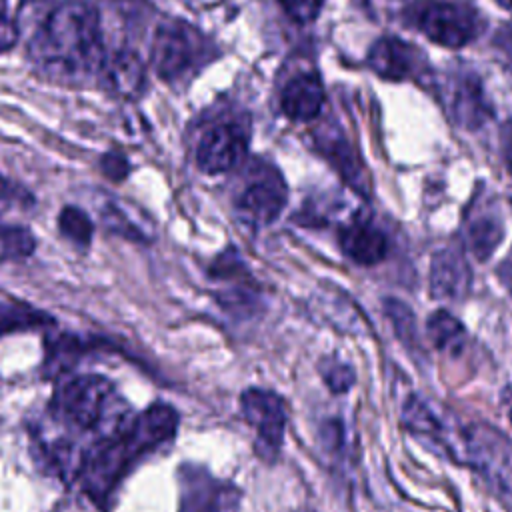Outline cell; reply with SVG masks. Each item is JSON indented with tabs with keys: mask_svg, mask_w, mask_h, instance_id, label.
I'll list each match as a JSON object with an SVG mask.
<instances>
[{
	"mask_svg": "<svg viewBox=\"0 0 512 512\" xmlns=\"http://www.w3.org/2000/svg\"><path fill=\"white\" fill-rule=\"evenodd\" d=\"M402 424L412 436H416L424 446H428L436 454L450 458L454 462H462V436L460 440H456L450 434V428L442 422V418L420 396L412 394L404 402Z\"/></svg>",
	"mask_w": 512,
	"mask_h": 512,
	"instance_id": "cell-10",
	"label": "cell"
},
{
	"mask_svg": "<svg viewBox=\"0 0 512 512\" xmlns=\"http://www.w3.org/2000/svg\"><path fill=\"white\" fill-rule=\"evenodd\" d=\"M510 290H512V286H510Z\"/></svg>",
	"mask_w": 512,
	"mask_h": 512,
	"instance_id": "cell-31",
	"label": "cell"
},
{
	"mask_svg": "<svg viewBox=\"0 0 512 512\" xmlns=\"http://www.w3.org/2000/svg\"><path fill=\"white\" fill-rule=\"evenodd\" d=\"M506 162H508V170L512 172V144H510L508 150H506Z\"/></svg>",
	"mask_w": 512,
	"mask_h": 512,
	"instance_id": "cell-27",
	"label": "cell"
},
{
	"mask_svg": "<svg viewBox=\"0 0 512 512\" xmlns=\"http://www.w3.org/2000/svg\"><path fill=\"white\" fill-rule=\"evenodd\" d=\"M288 18L298 24H310L318 18L326 0H278Z\"/></svg>",
	"mask_w": 512,
	"mask_h": 512,
	"instance_id": "cell-24",
	"label": "cell"
},
{
	"mask_svg": "<svg viewBox=\"0 0 512 512\" xmlns=\"http://www.w3.org/2000/svg\"><path fill=\"white\" fill-rule=\"evenodd\" d=\"M100 166H102V172L114 180V182H122L128 174H130V162L128 158L122 154V152H106L100 160Z\"/></svg>",
	"mask_w": 512,
	"mask_h": 512,
	"instance_id": "cell-26",
	"label": "cell"
},
{
	"mask_svg": "<svg viewBox=\"0 0 512 512\" xmlns=\"http://www.w3.org/2000/svg\"><path fill=\"white\" fill-rule=\"evenodd\" d=\"M50 324H54V320L42 310H34L26 304L0 302V336L14 330H30L38 326L42 328Z\"/></svg>",
	"mask_w": 512,
	"mask_h": 512,
	"instance_id": "cell-19",
	"label": "cell"
},
{
	"mask_svg": "<svg viewBox=\"0 0 512 512\" xmlns=\"http://www.w3.org/2000/svg\"><path fill=\"white\" fill-rule=\"evenodd\" d=\"M28 54L54 80L82 82L92 74L100 76L106 52L96 6L86 0L56 4L34 32Z\"/></svg>",
	"mask_w": 512,
	"mask_h": 512,
	"instance_id": "cell-2",
	"label": "cell"
},
{
	"mask_svg": "<svg viewBox=\"0 0 512 512\" xmlns=\"http://www.w3.org/2000/svg\"><path fill=\"white\" fill-rule=\"evenodd\" d=\"M320 374L334 394H344L354 386V370L350 364L338 360V358H326L320 364Z\"/></svg>",
	"mask_w": 512,
	"mask_h": 512,
	"instance_id": "cell-22",
	"label": "cell"
},
{
	"mask_svg": "<svg viewBox=\"0 0 512 512\" xmlns=\"http://www.w3.org/2000/svg\"><path fill=\"white\" fill-rule=\"evenodd\" d=\"M60 234L78 248H90L94 224L90 216L78 206H64L58 214Z\"/></svg>",
	"mask_w": 512,
	"mask_h": 512,
	"instance_id": "cell-20",
	"label": "cell"
},
{
	"mask_svg": "<svg viewBox=\"0 0 512 512\" xmlns=\"http://www.w3.org/2000/svg\"><path fill=\"white\" fill-rule=\"evenodd\" d=\"M326 92L322 80L314 72L290 78L280 92V108L286 118L294 122L314 120L324 106Z\"/></svg>",
	"mask_w": 512,
	"mask_h": 512,
	"instance_id": "cell-13",
	"label": "cell"
},
{
	"mask_svg": "<svg viewBox=\"0 0 512 512\" xmlns=\"http://www.w3.org/2000/svg\"><path fill=\"white\" fill-rule=\"evenodd\" d=\"M462 462L474 468L502 508L512 512V442L494 426L474 422L462 434Z\"/></svg>",
	"mask_w": 512,
	"mask_h": 512,
	"instance_id": "cell-4",
	"label": "cell"
},
{
	"mask_svg": "<svg viewBox=\"0 0 512 512\" xmlns=\"http://www.w3.org/2000/svg\"><path fill=\"white\" fill-rule=\"evenodd\" d=\"M368 66L384 80H406L418 72V50L402 38L382 36L368 52Z\"/></svg>",
	"mask_w": 512,
	"mask_h": 512,
	"instance_id": "cell-12",
	"label": "cell"
},
{
	"mask_svg": "<svg viewBox=\"0 0 512 512\" xmlns=\"http://www.w3.org/2000/svg\"><path fill=\"white\" fill-rule=\"evenodd\" d=\"M178 422L172 406L162 402L148 406L86 460L76 484L94 506L106 508L134 466L176 436Z\"/></svg>",
	"mask_w": 512,
	"mask_h": 512,
	"instance_id": "cell-3",
	"label": "cell"
},
{
	"mask_svg": "<svg viewBox=\"0 0 512 512\" xmlns=\"http://www.w3.org/2000/svg\"><path fill=\"white\" fill-rule=\"evenodd\" d=\"M426 330L428 336L432 340V344L446 354L458 356L464 350V340H466V332L464 326L460 324L458 318H454L450 312L446 310H436L428 322H426Z\"/></svg>",
	"mask_w": 512,
	"mask_h": 512,
	"instance_id": "cell-18",
	"label": "cell"
},
{
	"mask_svg": "<svg viewBox=\"0 0 512 512\" xmlns=\"http://www.w3.org/2000/svg\"><path fill=\"white\" fill-rule=\"evenodd\" d=\"M132 408L116 384L100 374L60 382L30 424L32 454L40 468L76 484L86 460L132 422Z\"/></svg>",
	"mask_w": 512,
	"mask_h": 512,
	"instance_id": "cell-1",
	"label": "cell"
},
{
	"mask_svg": "<svg viewBox=\"0 0 512 512\" xmlns=\"http://www.w3.org/2000/svg\"><path fill=\"white\" fill-rule=\"evenodd\" d=\"M338 242L342 252L356 264L374 266L388 252L386 234L368 220H352L340 228Z\"/></svg>",
	"mask_w": 512,
	"mask_h": 512,
	"instance_id": "cell-14",
	"label": "cell"
},
{
	"mask_svg": "<svg viewBox=\"0 0 512 512\" xmlns=\"http://www.w3.org/2000/svg\"><path fill=\"white\" fill-rule=\"evenodd\" d=\"M470 284V268L458 250L446 248L434 256L430 268V292L434 298L458 300L468 294Z\"/></svg>",
	"mask_w": 512,
	"mask_h": 512,
	"instance_id": "cell-15",
	"label": "cell"
},
{
	"mask_svg": "<svg viewBox=\"0 0 512 512\" xmlns=\"http://www.w3.org/2000/svg\"><path fill=\"white\" fill-rule=\"evenodd\" d=\"M4 188H6V182L0 178V190H4Z\"/></svg>",
	"mask_w": 512,
	"mask_h": 512,
	"instance_id": "cell-29",
	"label": "cell"
},
{
	"mask_svg": "<svg viewBox=\"0 0 512 512\" xmlns=\"http://www.w3.org/2000/svg\"><path fill=\"white\" fill-rule=\"evenodd\" d=\"M208 54L206 40L194 26L182 20H170L160 24L154 34L150 62L158 78L164 82H180L196 72Z\"/></svg>",
	"mask_w": 512,
	"mask_h": 512,
	"instance_id": "cell-5",
	"label": "cell"
},
{
	"mask_svg": "<svg viewBox=\"0 0 512 512\" xmlns=\"http://www.w3.org/2000/svg\"><path fill=\"white\" fill-rule=\"evenodd\" d=\"M240 410L256 432L254 450L258 458L274 462L280 454L288 420L284 400L266 388H246L240 396Z\"/></svg>",
	"mask_w": 512,
	"mask_h": 512,
	"instance_id": "cell-8",
	"label": "cell"
},
{
	"mask_svg": "<svg viewBox=\"0 0 512 512\" xmlns=\"http://www.w3.org/2000/svg\"><path fill=\"white\" fill-rule=\"evenodd\" d=\"M510 420H512V412H510Z\"/></svg>",
	"mask_w": 512,
	"mask_h": 512,
	"instance_id": "cell-30",
	"label": "cell"
},
{
	"mask_svg": "<svg viewBox=\"0 0 512 512\" xmlns=\"http://www.w3.org/2000/svg\"><path fill=\"white\" fill-rule=\"evenodd\" d=\"M240 490L234 482L214 476L206 466H178V512H238Z\"/></svg>",
	"mask_w": 512,
	"mask_h": 512,
	"instance_id": "cell-7",
	"label": "cell"
},
{
	"mask_svg": "<svg viewBox=\"0 0 512 512\" xmlns=\"http://www.w3.org/2000/svg\"><path fill=\"white\" fill-rule=\"evenodd\" d=\"M288 200V190L280 174L272 172L262 180L250 184L236 202V212L240 220L250 226H266L272 224L284 210Z\"/></svg>",
	"mask_w": 512,
	"mask_h": 512,
	"instance_id": "cell-11",
	"label": "cell"
},
{
	"mask_svg": "<svg viewBox=\"0 0 512 512\" xmlns=\"http://www.w3.org/2000/svg\"><path fill=\"white\" fill-rule=\"evenodd\" d=\"M100 80L114 94L134 98L144 88L146 68L138 54L130 50H120L112 56H106L104 66L100 70Z\"/></svg>",
	"mask_w": 512,
	"mask_h": 512,
	"instance_id": "cell-16",
	"label": "cell"
},
{
	"mask_svg": "<svg viewBox=\"0 0 512 512\" xmlns=\"http://www.w3.org/2000/svg\"><path fill=\"white\" fill-rule=\"evenodd\" d=\"M10 2L0 0V54L14 48L18 42V26L10 16Z\"/></svg>",
	"mask_w": 512,
	"mask_h": 512,
	"instance_id": "cell-25",
	"label": "cell"
},
{
	"mask_svg": "<svg viewBox=\"0 0 512 512\" xmlns=\"http://www.w3.org/2000/svg\"><path fill=\"white\" fill-rule=\"evenodd\" d=\"M410 20L426 38L446 48H462L480 32L478 14L448 0H424L410 6Z\"/></svg>",
	"mask_w": 512,
	"mask_h": 512,
	"instance_id": "cell-6",
	"label": "cell"
},
{
	"mask_svg": "<svg viewBox=\"0 0 512 512\" xmlns=\"http://www.w3.org/2000/svg\"><path fill=\"white\" fill-rule=\"evenodd\" d=\"M36 240L26 226L4 224L0 220V262L22 260L34 252Z\"/></svg>",
	"mask_w": 512,
	"mask_h": 512,
	"instance_id": "cell-21",
	"label": "cell"
},
{
	"mask_svg": "<svg viewBox=\"0 0 512 512\" xmlns=\"http://www.w3.org/2000/svg\"><path fill=\"white\" fill-rule=\"evenodd\" d=\"M502 238V230L494 220H480L470 228V246L478 258H488Z\"/></svg>",
	"mask_w": 512,
	"mask_h": 512,
	"instance_id": "cell-23",
	"label": "cell"
},
{
	"mask_svg": "<svg viewBox=\"0 0 512 512\" xmlns=\"http://www.w3.org/2000/svg\"><path fill=\"white\" fill-rule=\"evenodd\" d=\"M452 116L466 128H476L486 118V102L482 100L480 84L474 78H464L454 86V94L450 98Z\"/></svg>",
	"mask_w": 512,
	"mask_h": 512,
	"instance_id": "cell-17",
	"label": "cell"
},
{
	"mask_svg": "<svg viewBox=\"0 0 512 512\" xmlns=\"http://www.w3.org/2000/svg\"><path fill=\"white\" fill-rule=\"evenodd\" d=\"M502 8H506V10H512V0H496Z\"/></svg>",
	"mask_w": 512,
	"mask_h": 512,
	"instance_id": "cell-28",
	"label": "cell"
},
{
	"mask_svg": "<svg viewBox=\"0 0 512 512\" xmlns=\"http://www.w3.org/2000/svg\"><path fill=\"white\" fill-rule=\"evenodd\" d=\"M250 138L238 124L222 122L208 128L196 146V164L206 174H226L240 168L248 156Z\"/></svg>",
	"mask_w": 512,
	"mask_h": 512,
	"instance_id": "cell-9",
	"label": "cell"
}]
</instances>
